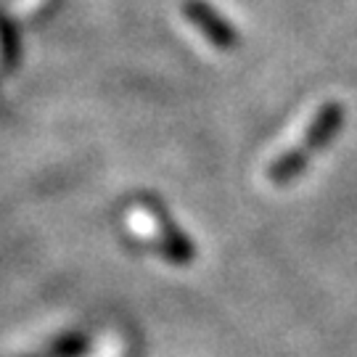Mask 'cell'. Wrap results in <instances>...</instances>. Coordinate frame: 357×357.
Instances as JSON below:
<instances>
[{
	"label": "cell",
	"instance_id": "6da1fadb",
	"mask_svg": "<svg viewBox=\"0 0 357 357\" xmlns=\"http://www.w3.org/2000/svg\"><path fill=\"white\" fill-rule=\"evenodd\" d=\"M342 122H344V109H342V103L336 101H328L323 103L315 116L310 119V125L307 130L296 138L294 146H289L281 156H275L268 167V178L270 183H275V185H286V183H291L296 180L302 172L307 169V165L323 151V146H328V143L336 138V132L342 130Z\"/></svg>",
	"mask_w": 357,
	"mask_h": 357
},
{
	"label": "cell",
	"instance_id": "7a4b0ae2",
	"mask_svg": "<svg viewBox=\"0 0 357 357\" xmlns=\"http://www.w3.org/2000/svg\"><path fill=\"white\" fill-rule=\"evenodd\" d=\"M130 228L135 230L138 236L149 238V241L159 243V249L165 252V257H169L172 262H191L193 246L188 243V238L178 233L167 222L165 217H159L149 206H135L128 217Z\"/></svg>",
	"mask_w": 357,
	"mask_h": 357
},
{
	"label": "cell",
	"instance_id": "3957f363",
	"mask_svg": "<svg viewBox=\"0 0 357 357\" xmlns=\"http://www.w3.org/2000/svg\"><path fill=\"white\" fill-rule=\"evenodd\" d=\"M183 16L188 19V24L196 32H202L209 40V45H215L217 51H236L238 48V40H241L238 29L206 0H185L183 3Z\"/></svg>",
	"mask_w": 357,
	"mask_h": 357
},
{
	"label": "cell",
	"instance_id": "277c9868",
	"mask_svg": "<svg viewBox=\"0 0 357 357\" xmlns=\"http://www.w3.org/2000/svg\"><path fill=\"white\" fill-rule=\"evenodd\" d=\"M43 3H45V0H19L16 8H13V19H16V22H24V19H29L32 13L38 11Z\"/></svg>",
	"mask_w": 357,
	"mask_h": 357
}]
</instances>
